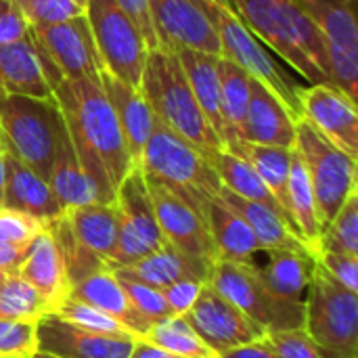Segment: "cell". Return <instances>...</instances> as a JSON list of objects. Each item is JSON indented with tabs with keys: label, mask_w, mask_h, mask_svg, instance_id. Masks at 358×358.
Listing matches in <instances>:
<instances>
[{
	"label": "cell",
	"mask_w": 358,
	"mask_h": 358,
	"mask_svg": "<svg viewBox=\"0 0 358 358\" xmlns=\"http://www.w3.org/2000/svg\"><path fill=\"white\" fill-rule=\"evenodd\" d=\"M52 96L73 151L94 182L101 203H113L115 191L134 168V162L101 80H63L52 88Z\"/></svg>",
	"instance_id": "obj_1"
},
{
	"label": "cell",
	"mask_w": 358,
	"mask_h": 358,
	"mask_svg": "<svg viewBox=\"0 0 358 358\" xmlns=\"http://www.w3.org/2000/svg\"><path fill=\"white\" fill-rule=\"evenodd\" d=\"M239 19L310 84H331L329 55L319 27L292 0H235Z\"/></svg>",
	"instance_id": "obj_2"
},
{
	"label": "cell",
	"mask_w": 358,
	"mask_h": 358,
	"mask_svg": "<svg viewBox=\"0 0 358 358\" xmlns=\"http://www.w3.org/2000/svg\"><path fill=\"white\" fill-rule=\"evenodd\" d=\"M141 90L159 124L187 138L208 157L224 149L222 141L199 109L180 61L170 48H153L147 55Z\"/></svg>",
	"instance_id": "obj_3"
},
{
	"label": "cell",
	"mask_w": 358,
	"mask_h": 358,
	"mask_svg": "<svg viewBox=\"0 0 358 358\" xmlns=\"http://www.w3.org/2000/svg\"><path fill=\"white\" fill-rule=\"evenodd\" d=\"M136 166L147 178L166 185L201 214L206 203L222 189L210 157L157 120Z\"/></svg>",
	"instance_id": "obj_4"
},
{
	"label": "cell",
	"mask_w": 358,
	"mask_h": 358,
	"mask_svg": "<svg viewBox=\"0 0 358 358\" xmlns=\"http://www.w3.org/2000/svg\"><path fill=\"white\" fill-rule=\"evenodd\" d=\"M65 122L52 99L4 94L0 101V145L48 182Z\"/></svg>",
	"instance_id": "obj_5"
},
{
	"label": "cell",
	"mask_w": 358,
	"mask_h": 358,
	"mask_svg": "<svg viewBox=\"0 0 358 358\" xmlns=\"http://www.w3.org/2000/svg\"><path fill=\"white\" fill-rule=\"evenodd\" d=\"M304 331L321 358H358V294L340 285L317 260L306 287Z\"/></svg>",
	"instance_id": "obj_6"
},
{
	"label": "cell",
	"mask_w": 358,
	"mask_h": 358,
	"mask_svg": "<svg viewBox=\"0 0 358 358\" xmlns=\"http://www.w3.org/2000/svg\"><path fill=\"white\" fill-rule=\"evenodd\" d=\"M201 13L210 19L220 40V57H227L235 65H239L252 80L264 84L287 109L300 120V101L298 88L285 71L279 67L275 57L264 48V44L250 31V27L227 8L218 6L212 0H195Z\"/></svg>",
	"instance_id": "obj_7"
},
{
	"label": "cell",
	"mask_w": 358,
	"mask_h": 358,
	"mask_svg": "<svg viewBox=\"0 0 358 358\" xmlns=\"http://www.w3.org/2000/svg\"><path fill=\"white\" fill-rule=\"evenodd\" d=\"M294 151L300 155L315 193L321 229L334 220L348 195L357 191V157L338 149L304 117L296 122Z\"/></svg>",
	"instance_id": "obj_8"
},
{
	"label": "cell",
	"mask_w": 358,
	"mask_h": 358,
	"mask_svg": "<svg viewBox=\"0 0 358 358\" xmlns=\"http://www.w3.org/2000/svg\"><path fill=\"white\" fill-rule=\"evenodd\" d=\"M206 283L266 334L304 327V304L279 300L264 285L254 262L214 260Z\"/></svg>",
	"instance_id": "obj_9"
},
{
	"label": "cell",
	"mask_w": 358,
	"mask_h": 358,
	"mask_svg": "<svg viewBox=\"0 0 358 358\" xmlns=\"http://www.w3.org/2000/svg\"><path fill=\"white\" fill-rule=\"evenodd\" d=\"M84 15L103 69L141 88L149 46L138 27L113 0H88Z\"/></svg>",
	"instance_id": "obj_10"
},
{
	"label": "cell",
	"mask_w": 358,
	"mask_h": 358,
	"mask_svg": "<svg viewBox=\"0 0 358 358\" xmlns=\"http://www.w3.org/2000/svg\"><path fill=\"white\" fill-rule=\"evenodd\" d=\"M29 36L40 55L44 76L50 88H55L63 80L101 76L103 65L86 15L50 25L31 27Z\"/></svg>",
	"instance_id": "obj_11"
},
{
	"label": "cell",
	"mask_w": 358,
	"mask_h": 358,
	"mask_svg": "<svg viewBox=\"0 0 358 358\" xmlns=\"http://www.w3.org/2000/svg\"><path fill=\"white\" fill-rule=\"evenodd\" d=\"M319 27L327 55L331 84L352 101L358 96L357 0H292Z\"/></svg>",
	"instance_id": "obj_12"
},
{
	"label": "cell",
	"mask_w": 358,
	"mask_h": 358,
	"mask_svg": "<svg viewBox=\"0 0 358 358\" xmlns=\"http://www.w3.org/2000/svg\"><path fill=\"white\" fill-rule=\"evenodd\" d=\"M117 239L113 260L107 264H132L166 245L159 231L145 174L134 166L115 191Z\"/></svg>",
	"instance_id": "obj_13"
},
{
	"label": "cell",
	"mask_w": 358,
	"mask_h": 358,
	"mask_svg": "<svg viewBox=\"0 0 358 358\" xmlns=\"http://www.w3.org/2000/svg\"><path fill=\"white\" fill-rule=\"evenodd\" d=\"M145 180L164 241L191 260L214 264L216 252L203 214L166 185L147 176Z\"/></svg>",
	"instance_id": "obj_14"
},
{
	"label": "cell",
	"mask_w": 358,
	"mask_h": 358,
	"mask_svg": "<svg viewBox=\"0 0 358 358\" xmlns=\"http://www.w3.org/2000/svg\"><path fill=\"white\" fill-rule=\"evenodd\" d=\"M185 317L214 355L262 340L266 336V331L258 323H254L235 304L214 292L208 283Z\"/></svg>",
	"instance_id": "obj_15"
},
{
	"label": "cell",
	"mask_w": 358,
	"mask_h": 358,
	"mask_svg": "<svg viewBox=\"0 0 358 358\" xmlns=\"http://www.w3.org/2000/svg\"><path fill=\"white\" fill-rule=\"evenodd\" d=\"M302 117L329 143L348 155L358 153L357 101L334 84H310L298 88Z\"/></svg>",
	"instance_id": "obj_16"
},
{
	"label": "cell",
	"mask_w": 358,
	"mask_h": 358,
	"mask_svg": "<svg viewBox=\"0 0 358 358\" xmlns=\"http://www.w3.org/2000/svg\"><path fill=\"white\" fill-rule=\"evenodd\" d=\"M136 338L78 327L59 315L38 319V352L52 358H130Z\"/></svg>",
	"instance_id": "obj_17"
},
{
	"label": "cell",
	"mask_w": 358,
	"mask_h": 358,
	"mask_svg": "<svg viewBox=\"0 0 358 358\" xmlns=\"http://www.w3.org/2000/svg\"><path fill=\"white\" fill-rule=\"evenodd\" d=\"M149 10L162 48L185 46L220 57L216 29L195 0H149Z\"/></svg>",
	"instance_id": "obj_18"
},
{
	"label": "cell",
	"mask_w": 358,
	"mask_h": 358,
	"mask_svg": "<svg viewBox=\"0 0 358 358\" xmlns=\"http://www.w3.org/2000/svg\"><path fill=\"white\" fill-rule=\"evenodd\" d=\"M17 275L42 296L46 304V315L55 313L69 298L71 281L67 275V266L48 229H44L27 245Z\"/></svg>",
	"instance_id": "obj_19"
},
{
	"label": "cell",
	"mask_w": 358,
	"mask_h": 358,
	"mask_svg": "<svg viewBox=\"0 0 358 358\" xmlns=\"http://www.w3.org/2000/svg\"><path fill=\"white\" fill-rule=\"evenodd\" d=\"M296 117L289 109L260 82L250 78V101L243 120L241 141L294 149Z\"/></svg>",
	"instance_id": "obj_20"
},
{
	"label": "cell",
	"mask_w": 358,
	"mask_h": 358,
	"mask_svg": "<svg viewBox=\"0 0 358 358\" xmlns=\"http://www.w3.org/2000/svg\"><path fill=\"white\" fill-rule=\"evenodd\" d=\"M69 296L99 308L101 313H105L109 317H113L134 338H141L153 325L143 315H138V310L130 304L120 279L113 275V271L109 268L107 262L103 266L90 271V273H86L78 281H73Z\"/></svg>",
	"instance_id": "obj_21"
},
{
	"label": "cell",
	"mask_w": 358,
	"mask_h": 358,
	"mask_svg": "<svg viewBox=\"0 0 358 358\" xmlns=\"http://www.w3.org/2000/svg\"><path fill=\"white\" fill-rule=\"evenodd\" d=\"M2 147V145H0ZM4 157V208L23 212L44 224L55 222L63 216V210L57 197L50 191V185L38 176L23 162L13 157L2 149Z\"/></svg>",
	"instance_id": "obj_22"
},
{
	"label": "cell",
	"mask_w": 358,
	"mask_h": 358,
	"mask_svg": "<svg viewBox=\"0 0 358 358\" xmlns=\"http://www.w3.org/2000/svg\"><path fill=\"white\" fill-rule=\"evenodd\" d=\"M99 80H101V86L113 107V113L120 122L126 145L130 149L132 162L136 166L141 159V153L151 136L153 124H155L153 109L141 88L117 80L115 76L107 73L105 69L101 71Z\"/></svg>",
	"instance_id": "obj_23"
},
{
	"label": "cell",
	"mask_w": 358,
	"mask_h": 358,
	"mask_svg": "<svg viewBox=\"0 0 358 358\" xmlns=\"http://www.w3.org/2000/svg\"><path fill=\"white\" fill-rule=\"evenodd\" d=\"M0 86L6 94L52 99V88L31 36L0 46Z\"/></svg>",
	"instance_id": "obj_24"
},
{
	"label": "cell",
	"mask_w": 358,
	"mask_h": 358,
	"mask_svg": "<svg viewBox=\"0 0 358 358\" xmlns=\"http://www.w3.org/2000/svg\"><path fill=\"white\" fill-rule=\"evenodd\" d=\"M109 268L117 277L134 279V281L147 283L151 287L164 289V287H168V285H172L174 281H180V279L208 281V273H210L212 264L191 260L185 254H180L178 250H174L172 245L166 243L164 248H159L157 252L145 256L138 262L109 264Z\"/></svg>",
	"instance_id": "obj_25"
},
{
	"label": "cell",
	"mask_w": 358,
	"mask_h": 358,
	"mask_svg": "<svg viewBox=\"0 0 358 358\" xmlns=\"http://www.w3.org/2000/svg\"><path fill=\"white\" fill-rule=\"evenodd\" d=\"M203 218L216 252V260L252 262V258L262 252V245L248 222L218 197H212L206 203Z\"/></svg>",
	"instance_id": "obj_26"
},
{
	"label": "cell",
	"mask_w": 358,
	"mask_h": 358,
	"mask_svg": "<svg viewBox=\"0 0 358 358\" xmlns=\"http://www.w3.org/2000/svg\"><path fill=\"white\" fill-rule=\"evenodd\" d=\"M172 50L180 61V67L187 76V82L195 94L199 109L203 111L206 120L210 122L218 138L224 141V122L220 113V82H218V65H216L218 57L185 46Z\"/></svg>",
	"instance_id": "obj_27"
},
{
	"label": "cell",
	"mask_w": 358,
	"mask_h": 358,
	"mask_svg": "<svg viewBox=\"0 0 358 358\" xmlns=\"http://www.w3.org/2000/svg\"><path fill=\"white\" fill-rule=\"evenodd\" d=\"M222 203H227L235 214H239L248 227L252 229V233L256 235V239L260 241L262 250H298V252H308V248L304 245V241L289 229V224L283 220L281 214H277L275 210L256 203V201H248L231 191H227L224 187L218 191L216 195ZM310 254V252H308ZM313 256V254H310Z\"/></svg>",
	"instance_id": "obj_28"
},
{
	"label": "cell",
	"mask_w": 358,
	"mask_h": 358,
	"mask_svg": "<svg viewBox=\"0 0 358 358\" xmlns=\"http://www.w3.org/2000/svg\"><path fill=\"white\" fill-rule=\"evenodd\" d=\"M73 237L105 262L113 260L117 239L115 203H86L63 212Z\"/></svg>",
	"instance_id": "obj_29"
},
{
	"label": "cell",
	"mask_w": 358,
	"mask_h": 358,
	"mask_svg": "<svg viewBox=\"0 0 358 358\" xmlns=\"http://www.w3.org/2000/svg\"><path fill=\"white\" fill-rule=\"evenodd\" d=\"M48 185L63 212L73 210L78 206H86V203H101L99 191L94 182L90 180V176L84 172L73 151V145L67 136V130L61 136L59 151L50 168Z\"/></svg>",
	"instance_id": "obj_30"
},
{
	"label": "cell",
	"mask_w": 358,
	"mask_h": 358,
	"mask_svg": "<svg viewBox=\"0 0 358 358\" xmlns=\"http://www.w3.org/2000/svg\"><path fill=\"white\" fill-rule=\"evenodd\" d=\"M268 262L264 266H256L264 285L279 300L304 304L315 258L308 252L298 250H268Z\"/></svg>",
	"instance_id": "obj_31"
},
{
	"label": "cell",
	"mask_w": 358,
	"mask_h": 358,
	"mask_svg": "<svg viewBox=\"0 0 358 358\" xmlns=\"http://www.w3.org/2000/svg\"><path fill=\"white\" fill-rule=\"evenodd\" d=\"M229 151L241 155L243 159H248L254 170L260 174V178L264 180V185L268 187V191L275 195V199L279 201V206L283 208L289 224L294 227L296 235L300 237L296 222L292 218V210H289V168H292V153L294 149H285V147H273V145H256V143H248V141H239L231 147H227ZM302 239V237H300Z\"/></svg>",
	"instance_id": "obj_32"
},
{
	"label": "cell",
	"mask_w": 358,
	"mask_h": 358,
	"mask_svg": "<svg viewBox=\"0 0 358 358\" xmlns=\"http://www.w3.org/2000/svg\"><path fill=\"white\" fill-rule=\"evenodd\" d=\"M210 164H212L214 172L218 174V178L227 191H231V193H235L248 201H256V203H262V206L275 210L289 224L283 208L279 206L275 195L268 191V187L264 185V180L260 178V174L254 170V166L248 159H243L241 155H237L229 149H220V151L210 155ZM289 229L294 231L292 224H289Z\"/></svg>",
	"instance_id": "obj_33"
},
{
	"label": "cell",
	"mask_w": 358,
	"mask_h": 358,
	"mask_svg": "<svg viewBox=\"0 0 358 358\" xmlns=\"http://www.w3.org/2000/svg\"><path fill=\"white\" fill-rule=\"evenodd\" d=\"M218 82H220V113L224 122V149L241 141L243 120L250 101V76L229 61L218 57Z\"/></svg>",
	"instance_id": "obj_34"
},
{
	"label": "cell",
	"mask_w": 358,
	"mask_h": 358,
	"mask_svg": "<svg viewBox=\"0 0 358 358\" xmlns=\"http://www.w3.org/2000/svg\"><path fill=\"white\" fill-rule=\"evenodd\" d=\"M289 210L292 218L296 222V229L313 254V258L319 252V241L323 235L319 214H317V203H315V193L308 180V172L300 159V155L294 151L292 153V168H289Z\"/></svg>",
	"instance_id": "obj_35"
},
{
	"label": "cell",
	"mask_w": 358,
	"mask_h": 358,
	"mask_svg": "<svg viewBox=\"0 0 358 358\" xmlns=\"http://www.w3.org/2000/svg\"><path fill=\"white\" fill-rule=\"evenodd\" d=\"M138 340L168 350L182 358H216V355L203 344V340L195 334L187 317L172 315L162 321H155Z\"/></svg>",
	"instance_id": "obj_36"
},
{
	"label": "cell",
	"mask_w": 358,
	"mask_h": 358,
	"mask_svg": "<svg viewBox=\"0 0 358 358\" xmlns=\"http://www.w3.org/2000/svg\"><path fill=\"white\" fill-rule=\"evenodd\" d=\"M44 315H46V304L42 296L17 273L6 275L4 281L0 283V319L38 321Z\"/></svg>",
	"instance_id": "obj_37"
},
{
	"label": "cell",
	"mask_w": 358,
	"mask_h": 358,
	"mask_svg": "<svg viewBox=\"0 0 358 358\" xmlns=\"http://www.w3.org/2000/svg\"><path fill=\"white\" fill-rule=\"evenodd\" d=\"M319 252L358 256V189L348 195L344 206L338 210L334 220L323 231Z\"/></svg>",
	"instance_id": "obj_38"
},
{
	"label": "cell",
	"mask_w": 358,
	"mask_h": 358,
	"mask_svg": "<svg viewBox=\"0 0 358 358\" xmlns=\"http://www.w3.org/2000/svg\"><path fill=\"white\" fill-rule=\"evenodd\" d=\"M52 315H59L61 319L78 325V327H84V329H90V331H99V334H111V336H132L122 323H117L113 317L101 313L99 308L78 300V298H67ZM138 340V338H136Z\"/></svg>",
	"instance_id": "obj_39"
},
{
	"label": "cell",
	"mask_w": 358,
	"mask_h": 358,
	"mask_svg": "<svg viewBox=\"0 0 358 358\" xmlns=\"http://www.w3.org/2000/svg\"><path fill=\"white\" fill-rule=\"evenodd\" d=\"M38 355V321L0 319V357L34 358Z\"/></svg>",
	"instance_id": "obj_40"
},
{
	"label": "cell",
	"mask_w": 358,
	"mask_h": 358,
	"mask_svg": "<svg viewBox=\"0 0 358 358\" xmlns=\"http://www.w3.org/2000/svg\"><path fill=\"white\" fill-rule=\"evenodd\" d=\"M29 27L50 25L84 15V8L73 0H10Z\"/></svg>",
	"instance_id": "obj_41"
},
{
	"label": "cell",
	"mask_w": 358,
	"mask_h": 358,
	"mask_svg": "<svg viewBox=\"0 0 358 358\" xmlns=\"http://www.w3.org/2000/svg\"><path fill=\"white\" fill-rule=\"evenodd\" d=\"M115 275V273H113ZM117 277V275H115ZM130 304L138 310V315H143L147 321L155 323V321H162L166 317H172L170 308H168V302L164 298V292L157 289V287H151L147 283H141V281H134V279H126V277H117Z\"/></svg>",
	"instance_id": "obj_42"
},
{
	"label": "cell",
	"mask_w": 358,
	"mask_h": 358,
	"mask_svg": "<svg viewBox=\"0 0 358 358\" xmlns=\"http://www.w3.org/2000/svg\"><path fill=\"white\" fill-rule=\"evenodd\" d=\"M46 229L44 222L15 210H0V241L27 248L42 231Z\"/></svg>",
	"instance_id": "obj_43"
},
{
	"label": "cell",
	"mask_w": 358,
	"mask_h": 358,
	"mask_svg": "<svg viewBox=\"0 0 358 358\" xmlns=\"http://www.w3.org/2000/svg\"><path fill=\"white\" fill-rule=\"evenodd\" d=\"M266 340L279 358H321L317 346L313 344V340L308 338L304 327L268 331Z\"/></svg>",
	"instance_id": "obj_44"
},
{
	"label": "cell",
	"mask_w": 358,
	"mask_h": 358,
	"mask_svg": "<svg viewBox=\"0 0 358 358\" xmlns=\"http://www.w3.org/2000/svg\"><path fill=\"white\" fill-rule=\"evenodd\" d=\"M315 260L346 289L358 294V256L338 254V252H319Z\"/></svg>",
	"instance_id": "obj_45"
},
{
	"label": "cell",
	"mask_w": 358,
	"mask_h": 358,
	"mask_svg": "<svg viewBox=\"0 0 358 358\" xmlns=\"http://www.w3.org/2000/svg\"><path fill=\"white\" fill-rule=\"evenodd\" d=\"M203 285H206V281H199V279H180V281H174L172 285L164 287L162 292H164L170 313L185 317L191 310V306L195 304Z\"/></svg>",
	"instance_id": "obj_46"
},
{
	"label": "cell",
	"mask_w": 358,
	"mask_h": 358,
	"mask_svg": "<svg viewBox=\"0 0 358 358\" xmlns=\"http://www.w3.org/2000/svg\"><path fill=\"white\" fill-rule=\"evenodd\" d=\"M128 17L130 21L138 27V31L143 34V38L147 40L149 50L153 48H162L157 31L153 27V19H151V10H149V0H113Z\"/></svg>",
	"instance_id": "obj_47"
},
{
	"label": "cell",
	"mask_w": 358,
	"mask_h": 358,
	"mask_svg": "<svg viewBox=\"0 0 358 358\" xmlns=\"http://www.w3.org/2000/svg\"><path fill=\"white\" fill-rule=\"evenodd\" d=\"M31 31L29 23L17 10L10 0H0V46L27 38Z\"/></svg>",
	"instance_id": "obj_48"
},
{
	"label": "cell",
	"mask_w": 358,
	"mask_h": 358,
	"mask_svg": "<svg viewBox=\"0 0 358 358\" xmlns=\"http://www.w3.org/2000/svg\"><path fill=\"white\" fill-rule=\"evenodd\" d=\"M216 358H279L277 352L273 350V346L268 344L266 336L262 340L256 342H248L235 348H229L220 355H216Z\"/></svg>",
	"instance_id": "obj_49"
},
{
	"label": "cell",
	"mask_w": 358,
	"mask_h": 358,
	"mask_svg": "<svg viewBox=\"0 0 358 358\" xmlns=\"http://www.w3.org/2000/svg\"><path fill=\"white\" fill-rule=\"evenodd\" d=\"M27 248H19L6 241H0V273L4 275H15L23 262Z\"/></svg>",
	"instance_id": "obj_50"
},
{
	"label": "cell",
	"mask_w": 358,
	"mask_h": 358,
	"mask_svg": "<svg viewBox=\"0 0 358 358\" xmlns=\"http://www.w3.org/2000/svg\"><path fill=\"white\" fill-rule=\"evenodd\" d=\"M130 358H182V357H176V355H172V352H168V350H162V348L151 346V344H147V342H143V340H136V342H134V348H132V352H130Z\"/></svg>",
	"instance_id": "obj_51"
},
{
	"label": "cell",
	"mask_w": 358,
	"mask_h": 358,
	"mask_svg": "<svg viewBox=\"0 0 358 358\" xmlns=\"http://www.w3.org/2000/svg\"><path fill=\"white\" fill-rule=\"evenodd\" d=\"M4 208V157L0 149V210Z\"/></svg>",
	"instance_id": "obj_52"
},
{
	"label": "cell",
	"mask_w": 358,
	"mask_h": 358,
	"mask_svg": "<svg viewBox=\"0 0 358 358\" xmlns=\"http://www.w3.org/2000/svg\"><path fill=\"white\" fill-rule=\"evenodd\" d=\"M212 2H216L218 6H222V8H227L229 13H233V15H237V17H239V13H237V4H235V0H212Z\"/></svg>",
	"instance_id": "obj_53"
},
{
	"label": "cell",
	"mask_w": 358,
	"mask_h": 358,
	"mask_svg": "<svg viewBox=\"0 0 358 358\" xmlns=\"http://www.w3.org/2000/svg\"><path fill=\"white\" fill-rule=\"evenodd\" d=\"M73 2H76L78 6H82V8H86V2H88V0H73Z\"/></svg>",
	"instance_id": "obj_54"
},
{
	"label": "cell",
	"mask_w": 358,
	"mask_h": 358,
	"mask_svg": "<svg viewBox=\"0 0 358 358\" xmlns=\"http://www.w3.org/2000/svg\"><path fill=\"white\" fill-rule=\"evenodd\" d=\"M34 358H52V357H46V355H42V352H38V355H36V357Z\"/></svg>",
	"instance_id": "obj_55"
},
{
	"label": "cell",
	"mask_w": 358,
	"mask_h": 358,
	"mask_svg": "<svg viewBox=\"0 0 358 358\" xmlns=\"http://www.w3.org/2000/svg\"><path fill=\"white\" fill-rule=\"evenodd\" d=\"M4 94H6V92H4V90H2V86H0V101L4 99Z\"/></svg>",
	"instance_id": "obj_56"
},
{
	"label": "cell",
	"mask_w": 358,
	"mask_h": 358,
	"mask_svg": "<svg viewBox=\"0 0 358 358\" xmlns=\"http://www.w3.org/2000/svg\"><path fill=\"white\" fill-rule=\"evenodd\" d=\"M4 277H6V275H4V273H0V283L4 281Z\"/></svg>",
	"instance_id": "obj_57"
},
{
	"label": "cell",
	"mask_w": 358,
	"mask_h": 358,
	"mask_svg": "<svg viewBox=\"0 0 358 358\" xmlns=\"http://www.w3.org/2000/svg\"><path fill=\"white\" fill-rule=\"evenodd\" d=\"M0 358H15V357H0Z\"/></svg>",
	"instance_id": "obj_58"
},
{
	"label": "cell",
	"mask_w": 358,
	"mask_h": 358,
	"mask_svg": "<svg viewBox=\"0 0 358 358\" xmlns=\"http://www.w3.org/2000/svg\"><path fill=\"white\" fill-rule=\"evenodd\" d=\"M0 149H2V147H0Z\"/></svg>",
	"instance_id": "obj_59"
}]
</instances>
